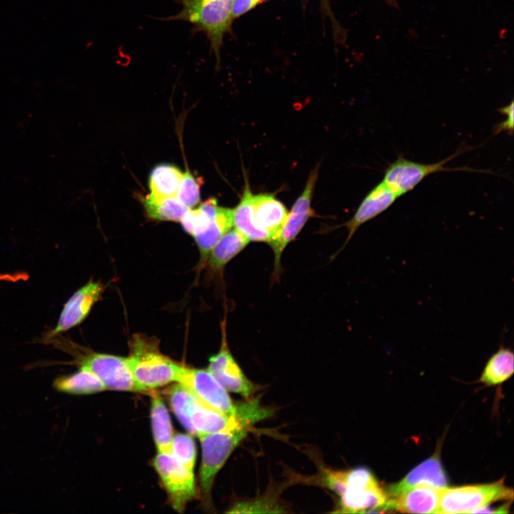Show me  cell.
<instances>
[{"label":"cell","instance_id":"6da1fadb","mask_svg":"<svg viewBox=\"0 0 514 514\" xmlns=\"http://www.w3.org/2000/svg\"><path fill=\"white\" fill-rule=\"evenodd\" d=\"M178 383L188 388L204 405L250 428L273 413V409L261 404L258 397L233 402L228 390L207 370L183 366Z\"/></svg>","mask_w":514,"mask_h":514},{"label":"cell","instance_id":"7a4b0ae2","mask_svg":"<svg viewBox=\"0 0 514 514\" xmlns=\"http://www.w3.org/2000/svg\"><path fill=\"white\" fill-rule=\"evenodd\" d=\"M181 6L180 11L163 21H183L193 25V32L203 33L217 63H220L221 49L224 37L231 28L233 20V0H176Z\"/></svg>","mask_w":514,"mask_h":514},{"label":"cell","instance_id":"3957f363","mask_svg":"<svg viewBox=\"0 0 514 514\" xmlns=\"http://www.w3.org/2000/svg\"><path fill=\"white\" fill-rule=\"evenodd\" d=\"M130 345L129 365L136 381L144 392L178 382L183 366L163 355L154 338L137 334L133 336Z\"/></svg>","mask_w":514,"mask_h":514},{"label":"cell","instance_id":"277c9868","mask_svg":"<svg viewBox=\"0 0 514 514\" xmlns=\"http://www.w3.org/2000/svg\"><path fill=\"white\" fill-rule=\"evenodd\" d=\"M250 428L237 427L198 436L202 448L200 486L206 504L211 505V490L217 473L239 443L248 435Z\"/></svg>","mask_w":514,"mask_h":514},{"label":"cell","instance_id":"5b68a950","mask_svg":"<svg viewBox=\"0 0 514 514\" xmlns=\"http://www.w3.org/2000/svg\"><path fill=\"white\" fill-rule=\"evenodd\" d=\"M513 496V490L502 480L483 485L446 486L441 489L437 513H479L494 502L512 500Z\"/></svg>","mask_w":514,"mask_h":514},{"label":"cell","instance_id":"8992f818","mask_svg":"<svg viewBox=\"0 0 514 514\" xmlns=\"http://www.w3.org/2000/svg\"><path fill=\"white\" fill-rule=\"evenodd\" d=\"M75 357V363L94 373L106 389L144 392L136 381L128 357L106 353H86L82 354L67 351Z\"/></svg>","mask_w":514,"mask_h":514},{"label":"cell","instance_id":"52a82bcc","mask_svg":"<svg viewBox=\"0 0 514 514\" xmlns=\"http://www.w3.org/2000/svg\"><path fill=\"white\" fill-rule=\"evenodd\" d=\"M319 165L310 173L306 186L301 195L294 203L291 211L276 237L270 242L274 253L273 278L278 279L281 273V258L286 247L299 234L308 219L315 216L311 208V200L318 178Z\"/></svg>","mask_w":514,"mask_h":514},{"label":"cell","instance_id":"ba28073f","mask_svg":"<svg viewBox=\"0 0 514 514\" xmlns=\"http://www.w3.org/2000/svg\"><path fill=\"white\" fill-rule=\"evenodd\" d=\"M463 152V148H460L448 158L433 163L415 162L398 155L397 159L385 170L383 181L400 197L413 190L423 180L434 173L458 170L473 171L466 167L450 168L445 166L448 162Z\"/></svg>","mask_w":514,"mask_h":514},{"label":"cell","instance_id":"9c48e42d","mask_svg":"<svg viewBox=\"0 0 514 514\" xmlns=\"http://www.w3.org/2000/svg\"><path fill=\"white\" fill-rule=\"evenodd\" d=\"M153 465L173 508L182 512L196 494L193 470L188 469L171 453L158 452Z\"/></svg>","mask_w":514,"mask_h":514},{"label":"cell","instance_id":"30bf717a","mask_svg":"<svg viewBox=\"0 0 514 514\" xmlns=\"http://www.w3.org/2000/svg\"><path fill=\"white\" fill-rule=\"evenodd\" d=\"M225 321L222 323V341L219 351L209 358L207 371L228 391L250 399L261 388L250 381L232 356L226 341Z\"/></svg>","mask_w":514,"mask_h":514},{"label":"cell","instance_id":"8fae6325","mask_svg":"<svg viewBox=\"0 0 514 514\" xmlns=\"http://www.w3.org/2000/svg\"><path fill=\"white\" fill-rule=\"evenodd\" d=\"M103 291V285L93 280L76 291L64 304L56 325L44 336V342L49 343L61 333L84 321L101 298Z\"/></svg>","mask_w":514,"mask_h":514},{"label":"cell","instance_id":"7c38bea8","mask_svg":"<svg viewBox=\"0 0 514 514\" xmlns=\"http://www.w3.org/2000/svg\"><path fill=\"white\" fill-rule=\"evenodd\" d=\"M337 495L339 503L333 513H359L388 510V496L378 483L369 485H345Z\"/></svg>","mask_w":514,"mask_h":514},{"label":"cell","instance_id":"4fadbf2b","mask_svg":"<svg viewBox=\"0 0 514 514\" xmlns=\"http://www.w3.org/2000/svg\"><path fill=\"white\" fill-rule=\"evenodd\" d=\"M398 198V194L383 181L373 188L363 199L352 218L341 225L348 230V237L341 249L362 225L386 211Z\"/></svg>","mask_w":514,"mask_h":514},{"label":"cell","instance_id":"5bb4252c","mask_svg":"<svg viewBox=\"0 0 514 514\" xmlns=\"http://www.w3.org/2000/svg\"><path fill=\"white\" fill-rule=\"evenodd\" d=\"M441 489L429 485L411 487L388 498V509L407 513H437Z\"/></svg>","mask_w":514,"mask_h":514},{"label":"cell","instance_id":"9a60e30c","mask_svg":"<svg viewBox=\"0 0 514 514\" xmlns=\"http://www.w3.org/2000/svg\"><path fill=\"white\" fill-rule=\"evenodd\" d=\"M188 419L189 433L198 436L231 430L237 427H248L236 418L204 405L197 398L190 408Z\"/></svg>","mask_w":514,"mask_h":514},{"label":"cell","instance_id":"2e32d148","mask_svg":"<svg viewBox=\"0 0 514 514\" xmlns=\"http://www.w3.org/2000/svg\"><path fill=\"white\" fill-rule=\"evenodd\" d=\"M447 478L438 455H433L413 469L400 482L390 485L387 492L388 498L415 485H429L443 488L447 486Z\"/></svg>","mask_w":514,"mask_h":514},{"label":"cell","instance_id":"e0dca14e","mask_svg":"<svg viewBox=\"0 0 514 514\" xmlns=\"http://www.w3.org/2000/svg\"><path fill=\"white\" fill-rule=\"evenodd\" d=\"M251 201L256 226L268 232L272 241L286 218L288 213L286 208L271 193L253 194Z\"/></svg>","mask_w":514,"mask_h":514},{"label":"cell","instance_id":"ac0fdd59","mask_svg":"<svg viewBox=\"0 0 514 514\" xmlns=\"http://www.w3.org/2000/svg\"><path fill=\"white\" fill-rule=\"evenodd\" d=\"M252 196L248 182L246 181L241 201L233 209V226L249 241L269 243L271 241V235L260 229L255 223L252 208Z\"/></svg>","mask_w":514,"mask_h":514},{"label":"cell","instance_id":"d6986e66","mask_svg":"<svg viewBox=\"0 0 514 514\" xmlns=\"http://www.w3.org/2000/svg\"><path fill=\"white\" fill-rule=\"evenodd\" d=\"M249 240L236 229L228 231L211 250L206 263L213 273L223 271L226 265L242 251Z\"/></svg>","mask_w":514,"mask_h":514},{"label":"cell","instance_id":"ffe728a7","mask_svg":"<svg viewBox=\"0 0 514 514\" xmlns=\"http://www.w3.org/2000/svg\"><path fill=\"white\" fill-rule=\"evenodd\" d=\"M233 226V209L220 207L216 216L193 236L201 256V264L206 263L211 250Z\"/></svg>","mask_w":514,"mask_h":514},{"label":"cell","instance_id":"44dd1931","mask_svg":"<svg viewBox=\"0 0 514 514\" xmlns=\"http://www.w3.org/2000/svg\"><path fill=\"white\" fill-rule=\"evenodd\" d=\"M52 386L59 392L70 395H88L106 390L94 373L82 368L73 373L56 378Z\"/></svg>","mask_w":514,"mask_h":514},{"label":"cell","instance_id":"7402d4cb","mask_svg":"<svg viewBox=\"0 0 514 514\" xmlns=\"http://www.w3.org/2000/svg\"><path fill=\"white\" fill-rule=\"evenodd\" d=\"M182 173L177 167L170 164L156 166L149 176L151 193L146 197L152 201H158L176 196Z\"/></svg>","mask_w":514,"mask_h":514},{"label":"cell","instance_id":"603a6c76","mask_svg":"<svg viewBox=\"0 0 514 514\" xmlns=\"http://www.w3.org/2000/svg\"><path fill=\"white\" fill-rule=\"evenodd\" d=\"M151 419L158 452L171 453L173 434L170 415L163 399L156 394L151 399Z\"/></svg>","mask_w":514,"mask_h":514},{"label":"cell","instance_id":"cb8c5ba5","mask_svg":"<svg viewBox=\"0 0 514 514\" xmlns=\"http://www.w3.org/2000/svg\"><path fill=\"white\" fill-rule=\"evenodd\" d=\"M513 372V352L502 345L487 361L480 381L488 386L498 385L508 380Z\"/></svg>","mask_w":514,"mask_h":514},{"label":"cell","instance_id":"d4e9b609","mask_svg":"<svg viewBox=\"0 0 514 514\" xmlns=\"http://www.w3.org/2000/svg\"><path fill=\"white\" fill-rule=\"evenodd\" d=\"M142 203L147 216L158 221L180 222L189 208L183 204L176 196L168 197L158 201L143 198Z\"/></svg>","mask_w":514,"mask_h":514},{"label":"cell","instance_id":"484cf974","mask_svg":"<svg viewBox=\"0 0 514 514\" xmlns=\"http://www.w3.org/2000/svg\"><path fill=\"white\" fill-rule=\"evenodd\" d=\"M171 453L188 469L193 470L196 451L194 441L190 435L178 433L173 435Z\"/></svg>","mask_w":514,"mask_h":514},{"label":"cell","instance_id":"4316f807","mask_svg":"<svg viewBox=\"0 0 514 514\" xmlns=\"http://www.w3.org/2000/svg\"><path fill=\"white\" fill-rule=\"evenodd\" d=\"M177 198L188 208L196 206L200 200L199 182L186 171L182 177L176 194Z\"/></svg>","mask_w":514,"mask_h":514},{"label":"cell","instance_id":"83f0119b","mask_svg":"<svg viewBox=\"0 0 514 514\" xmlns=\"http://www.w3.org/2000/svg\"><path fill=\"white\" fill-rule=\"evenodd\" d=\"M498 111L500 114L505 115L506 119L494 126V133L506 132L509 135H512L514 128L513 101L512 100L509 104L498 109Z\"/></svg>","mask_w":514,"mask_h":514},{"label":"cell","instance_id":"f1b7e54d","mask_svg":"<svg viewBox=\"0 0 514 514\" xmlns=\"http://www.w3.org/2000/svg\"><path fill=\"white\" fill-rule=\"evenodd\" d=\"M263 0H233L232 6L233 19L238 18L248 12Z\"/></svg>","mask_w":514,"mask_h":514}]
</instances>
